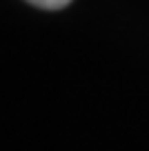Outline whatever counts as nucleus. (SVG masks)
I'll list each match as a JSON object with an SVG mask.
<instances>
[{
  "label": "nucleus",
  "mask_w": 149,
  "mask_h": 151,
  "mask_svg": "<svg viewBox=\"0 0 149 151\" xmlns=\"http://www.w3.org/2000/svg\"><path fill=\"white\" fill-rule=\"evenodd\" d=\"M27 2L40 7V9H62V7L69 5L71 0H27Z\"/></svg>",
  "instance_id": "f257e3e1"
}]
</instances>
